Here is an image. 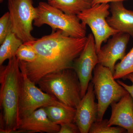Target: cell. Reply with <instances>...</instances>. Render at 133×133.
Masks as SVG:
<instances>
[{
  "instance_id": "obj_4",
  "label": "cell",
  "mask_w": 133,
  "mask_h": 133,
  "mask_svg": "<svg viewBox=\"0 0 133 133\" xmlns=\"http://www.w3.org/2000/svg\"><path fill=\"white\" fill-rule=\"evenodd\" d=\"M36 9L34 26L40 27L47 24L51 27L52 31L60 30L66 35L74 38L85 37L86 25L81 22L77 15L67 14L44 2L39 3Z\"/></svg>"
},
{
  "instance_id": "obj_22",
  "label": "cell",
  "mask_w": 133,
  "mask_h": 133,
  "mask_svg": "<svg viewBox=\"0 0 133 133\" xmlns=\"http://www.w3.org/2000/svg\"><path fill=\"white\" fill-rule=\"evenodd\" d=\"M58 133H80L78 127L73 122L61 124Z\"/></svg>"
},
{
  "instance_id": "obj_25",
  "label": "cell",
  "mask_w": 133,
  "mask_h": 133,
  "mask_svg": "<svg viewBox=\"0 0 133 133\" xmlns=\"http://www.w3.org/2000/svg\"><path fill=\"white\" fill-rule=\"evenodd\" d=\"M4 1V0H0V2H2L3 1Z\"/></svg>"
},
{
  "instance_id": "obj_14",
  "label": "cell",
  "mask_w": 133,
  "mask_h": 133,
  "mask_svg": "<svg viewBox=\"0 0 133 133\" xmlns=\"http://www.w3.org/2000/svg\"><path fill=\"white\" fill-rule=\"evenodd\" d=\"M110 10L111 16L107 18L109 26L133 38V11L125 8L122 1L111 3Z\"/></svg>"
},
{
  "instance_id": "obj_5",
  "label": "cell",
  "mask_w": 133,
  "mask_h": 133,
  "mask_svg": "<svg viewBox=\"0 0 133 133\" xmlns=\"http://www.w3.org/2000/svg\"><path fill=\"white\" fill-rule=\"evenodd\" d=\"M93 72L91 82L98 99L97 121H101L103 119L108 108L112 102H118L128 92L115 81L113 74L108 67L98 64Z\"/></svg>"
},
{
  "instance_id": "obj_16",
  "label": "cell",
  "mask_w": 133,
  "mask_h": 133,
  "mask_svg": "<svg viewBox=\"0 0 133 133\" xmlns=\"http://www.w3.org/2000/svg\"><path fill=\"white\" fill-rule=\"evenodd\" d=\"M92 0H50L48 3L65 14L77 15L92 6Z\"/></svg>"
},
{
  "instance_id": "obj_26",
  "label": "cell",
  "mask_w": 133,
  "mask_h": 133,
  "mask_svg": "<svg viewBox=\"0 0 133 133\" xmlns=\"http://www.w3.org/2000/svg\"><path fill=\"white\" fill-rule=\"evenodd\" d=\"M47 1H48V2L49 1H50V0H47Z\"/></svg>"
},
{
  "instance_id": "obj_7",
  "label": "cell",
  "mask_w": 133,
  "mask_h": 133,
  "mask_svg": "<svg viewBox=\"0 0 133 133\" xmlns=\"http://www.w3.org/2000/svg\"><path fill=\"white\" fill-rule=\"evenodd\" d=\"M12 32L25 43L35 40L31 35L33 22L37 16L33 0H8Z\"/></svg>"
},
{
  "instance_id": "obj_23",
  "label": "cell",
  "mask_w": 133,
  "mask_h": 133,
  "mask_svg": "<svg viewBox=\"0 0 133 133\" xmlns=\"http://www.w3.org/2000/svg\"><path fill=\"white\" fill-rule=\"evenodd\" d=\"M123 79H128L129 81H131L132 83V85H128L122 81L119 80H117V82L127 90L129 93L131 95L133 99V72L125 76Z\"/></svg>"
},
{
  "instance_id": "obj_9",
  "label": "cell",
  "mask_w": 133,
  "mask_h": 133,
  "mask_svg": "<svg viewBox=\"0 0 133 133\" xmlns=\"http://www.w3.org/2000/svg\"><path fill=\"white\" fill-rule=\"evenodd\" d=\"M98 63L95 39L93 34L90 33L87 37L84 48L73 64V69L80 81L82 98L85 95L90 81L92 78V71Z\"/></svg>"
},
{
  "instance_id": "obj_21",
  "label": "cell",
  "mask_w": 133,
  "mask_h": 133,
  "mask_svg": "<svg viewBox=\"0 0 133 133\" xmlns=\"http://www.w3.org/2000/svg\"><path fill=\"white\" fill-rule=\"evenodd\" d=\"M12 32V24L9 12H6L0 18V44Z\"/></svg>"
},
{
  "instance_id": "obj_13",
  "label": "cell",
  "mask_w": 133,
  "mask_h": 133,
  "mask_svg": "<svg viewBox=\"0 0 133 133\" xmlns=\"http://www.w3.org/2000/svg\"><path fill=\"white\" fill-rule=\"evenodd\" d=\"M110 105L111 114L108 121L109 126L121 127L127 133H133V99L130 94L128 93Z\"/></svg>"
},
{
  "instance_id": "obj_15",
  "label": "cell",
  "mask_w": 133,
  "mask_h": 133,
  "mask_svg": "<svg viewBox=\"0 0 133 133\" xmlns=\"http://www.w3.org/2000/svg\"><path fill=\"white\" fill-rule=\"evenodd\" d=\"M50 120L57 125L69 122H74L76 108L61 103L44 107Z\"/></svg>"
},
{
  "instance_id": "obj_2",
  "label": "cell",
  "mask_w": 133,
  "mask_h": 133,
  "mask_svg": "<svg viewBox=\"0 0 133 133\" xmlns=\"http://www.w3.org/2000/svg\"><path fill=\"white\" fill-rule=\"evenodd\" d=\"M21 71L16 56L0 67V133H14L18 128Z\"/></svg>"
},
{
  "instance_id": "obj_24",
  "label": "cell",
  "mask_w": 133,
  "mask_h": 133,
  "mask_svg": "<svg viewBox=\"0 0 133 133\" xmlns=\"http://www.w3.org/2000/svg\"><path fill=\"white\" fill-rule=\"evenodd\" d=\"M127 0H92V6L101 3H108L109 2H116L124 1Z\"/></svg>"
},
{
  "instance_id": "obj_19",
  "label": "cell",
  "mask_w": 133,
  "mask_h": 133,
  "mask_svg": "<svg viewBox=\"0 0 133 133\" xmlns=\"http://www.w3.org/2000/svg\"><path fill=\"white\" fill-rule=\"evenodd\" d=\"M107 119L96 121L91 126L89 133H123L127 132L125 129L121 127L109 126Z\"/></svg>"
},
{
  "instance_id": "obj_6",
  "label": "cell",
  "mask_w": 133,
  "mask_h": 133,
  "mask_svg": "<svg viewBox=\"0 0 133 133\" xmlns=\"http://www.w3.org/2000/svg\"><path fill=\"white\" fill-rule=\"evenodd\" d=\"M19 63L21 76L19 108L20 119L41 108L62 103L38 88L36 83L29 78L23 64L19 60Z\"/></svg>"
},
{
  "instance_id": "obj_20",
  "label": "cell",
  "mask_w": 133,
  "mask_h": 133,
  "mask_svg": "<svg viewBox=\"0 0 133 133\" xmlns=\"http://www.w3.org/2000/svg\"><path fill=\"white\" fill-rule=\"evenodd\" d=\"M16 56L20 61L31 63L36 59L37 53L31 45L28 43H23L17 50Z\"/></svg>"
},
{
  "instance_id": "obj_3",
  "label": "cell",
  "mask_w": 133,
  "mask_h": 133,
  "mask_svg": "<svg viewBox=\"0 0 133 133\" xmlns=\"http://www.w3.org/2000/svg\"><path fill=\"white\" fill-rule=\"evenodd\" d=\"M37 84L44 92L71 107L76 108L82 98L80 81L72 69L46 74Z\"/></svg>"
},
{
  "instance_id": "obj_17",
  "label": "cell",
  "mask_w": 133,
  "mask_h": 133,
  "mask_svg": "<svg viewBox=\"0 0 133 133\" xmlns=\"http://www.w3.org/2000/svg\"><path fill=\"white\" fill-rule=\"evenodd\" d=\"M23 43L14 33H10L1 44L0 65H2L7 59L15 56L17 50Z\"/></svg>"
},
{
  "instance_id": "obj_8",
  "label": "cell",
  "mask_w": 133,
  "mask_h": 133,
  "mask_svg": "<svg viewBox=\"0 0 133 133\" xmlns=\"http://www.w3.org/2000/svg\"><path fill=\"white\" fill-rule=\"evenodd\" d=\"M109 9L110 5L108 3H101L92 6L77 15L81 22L91 29L95 39L97 53L103 42L119 33L109 26L107 21Z\"/></svg>"
},
{
  "instance_id": "obj_10",
  "label": "cell",
  "mask_w": 133,
  "mask_h": 133,
  "mask_svg": "<svg viewBox=\"0 0 133 133\" xmlns=\"http://www.w3.org/2000/svg\"><path fill=\"white\" fill-rule=\"evenodd\" d=\"M130 37L128 34L121 32L112 36L97 53L99 63L109 68L114 74L116 62L121 60L125 56Z\"/></svg>"
},
{
  "instance_id": "obj_12",
  "label": "cell",
  "mask_w": 133,
  "mask_h": 133,
  "mask_svg": "<svg viewBox=\"0 0 133 133\" xmlns=\"http://www.w3.org/2000/svg\"><path fill=\"white\" fill-rule=\"evenodd\" d=\"M60 128V125L50 120L44 108L42 107L20 119L17 130H23L26 133H58Z\"/></svg>"
},
{
  "instance_id": "obj_11",
  "label": "cell",
  "mask_w": 133,
  "mask_h": 133,
  "mask_svg": "<svg viewBox=\"0 0 133 133\" xmlns=\"http://www.w3.org/2000/svg\"><path fill=\"white\" fill-rule=\"evenodd\" d=\"M95 94L92 82L89 83L85 95L76 108L74 122L80 133H88L92 125L97 119L98 103L95 101Z\"/></svg>"
},
{
  "instance_id": "obj_1",
  "label": "cell",
  "mask_w": 133,
  "mask_h": 133,
  "mask_svg": "<svg viewBox=\"0 0 133 133\" xmlns=\"http://www.w3.org/2000/svg\"><path fill=\"white\" fill-rule=\"evenodd\" d=\"M87 41V37L74 38L60 30L52 31L49 35L26 42L35 50L37 57L31 63L21 61L29 78L37 84L46 74L73 69L74 61L81 54Z\"/></svg>"
},
{
  "instance_id": "obj_18",
  "label": "cell",
  "mask_w": 133,
  "mask_h": 133,
  "mask_svg": "<svg viewBox=\"0 0 133 133\" xmlns=\"http://www.w3.org/2000/svg\"><path fill=\"white\" fill-rule=\"evenodd\" d=\"M133 72V47L119 63L115 65L113 74L115 79L123 78Z\"/></svg>"
}]
</instances>
